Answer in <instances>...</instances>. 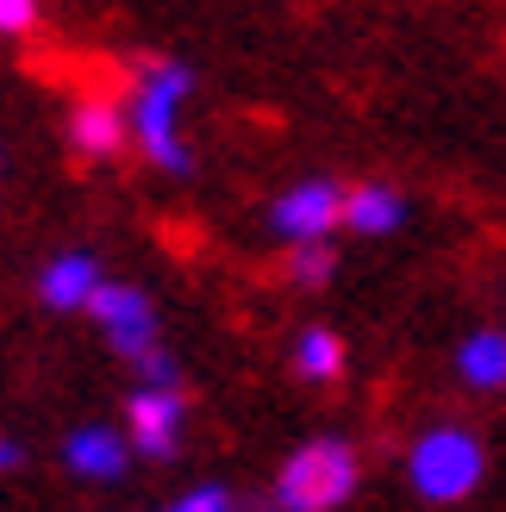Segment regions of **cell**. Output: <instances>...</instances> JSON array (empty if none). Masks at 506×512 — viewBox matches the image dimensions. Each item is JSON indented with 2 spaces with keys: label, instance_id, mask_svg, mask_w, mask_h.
<instances>
[{
  "label": "cell",
  "instance_id": "1",
  "mask_svg": "<svg viewBox=\"0 0 506 512\" xmlns=\"http://www.w3.org/2000/svg\"><path fill=\"white\" fill-rule=\"evenodd\" d=\"M194 94V69L182 57H144L125 88V119H132V144L144 150V163H157L163 175H194V150L182 138V100Z\"/></svg>",
  "mask_w": 506,
  "mask_h": 512
},
{
  "label": "cell",
  "instance_id": "2",
  "mask_svg": "<svg viewBox=\"0 0 506 512\" xmlns=\"http://www.w3.org/2000/svg\"><path fill=\"white\" fill-rule=\"evenodd\" d=\"M357 488H363V456L344 438H307L275 469L269 500L282 512H338Z\"/></svg>",
  "mask_w": 506,
  "mask_h": 512
},
{
  "label": "cell",
  "instance_id": "3",
  "mask_svg": "<svg viewBox=\"0 0 506 512\" xmlns=\"http://www.w3.org/2000/svg\"><path fill=\"white\" fill-rule=\"evenodd\" d=\"M488 475V450L469 425H432L407 450V488L425 506H463Z\"/></svg>",
  "mask_w": 506,
  "mask_h": 512
},
{
  "label": "cell",
  "instance_id": "4",
  "mask_svg": "<svg viewBox=\"0 0 506 512\" xmlns=\"http://www.w3.org/2000/svg\"><path fill=\"white\" fill-rule=\"evenodd\" d=\"M119 425H125V444L144 463H169L188 438V394L182 381H138L119 406Z\"/></svg>",
  "mask_w": 506,
  "mask_h": 512
},
{
  "label": "cell",
  "instance_id": "5",
  "mask_svg": "<svg viewBox=\"0 0 506 512\" xmlns=\"http://www.w3.org/2000/svg\"><path fill=\"white\" fill-rule=\"evenodd\" d=\"M88 319L100 325V338L113 344L119 363H138V356H150V350L163 344L157 306H150V294L132 288V281H100L94 300H88Z\"/></svg>",
  "mask_w": 506,
  "mask_h": 512
},
{
  "label": "cell",
  "instance_id": "6",
  "mask_svg": "<svg viewBox=\"0 0 506 512\" xmlns=\"http://www.w3.org/2000/svg\"><path fill=\"white\" fill-rule=\"evenodd\" d=\"M344 225V182L332 175H313V182H294L282 200L269 207V232L282 244H313V238H332Z\"/></svg>",
  "mask_w": 506,
  "mask_h": 512
},
{
  "label": "cell",
  "instance_id": "7",
  "mask_svg": "<svg viewBox=\"0 0 506 512\" xmlns=\"http://www.w3.org/2000/svg\"><path fill=\"white\" fill-rule=\"evenodd\" d=\"M57 456H63V469H69L75 481H88V488H119L125 469H132V444H125V425H100V419L75 425Z\"/></svg>",
  "mask_w": 506,
  "mask_h": 512
},
{
  "label": "cell",
  "instance_id": "8",
  "mask_svg": "<svg viewBox=\"0 0 506 512\" xmlns=\"http://www.w3.org/2000/svg\"><path fill=\"white\" fill-rule=\"evenodd\" d=\"M63 132H69V150L75 157H88V163H107L119 157L125 144H132V119H125V100H75L69 119H63Z\"/></svg>",
  "mask_w": 506,
  "mask_h": 512
},
{
  "label": "cell",
  "instance_id": "9",
  "mask_svg": "<svg viewBox=\"0 0 506 512\" xmlns=\"http://www.w3.org/2000/svg\"><path fill=\"white\" fill-rule=\"evenodd\" d=\"M100 281H107V275H100L94 250H57L38 269V300L50 306V313H88V300H94Z\"/></svg>",
  "mask_w": 506,
  "mask_h": 512
},
{
  "label": "cell",
  "instance_id": "10",
  "mask_svg": "<svg viewBox=\"0 0 506 512\" xmlns=\"http://www.w3.org/2000/svg\"><path fill=\"white\" fill-rule=\"evenodd\" d=\"M407 225V200H400V188L388 182H357V188H344V232H357V238H388Z\"/></svg>",
  "mask_w": 506,
  "mask_h": 512
},
{
  "label": "cell",
  "instance_id": "11",
  "mask_svg": "<svg viewBox=\"0 0 506 512\" xmlns=\"http://www.w3.org/2000/svg\"><path fill=\"white\" fill-rule=\"evenodd\" d=\"M457 381L469 394H500L506 388V331L482 325L457 344Z\"/></svg>",
  "mask_w": 506,
  "mask_h": 512
},
{
  "label": "cell",
  "instance_id": "12",
  "mask_svg": "<svg viewBox=\"0 0 506 512\" xmlns=\"http://www.w3.org/2000/svg\"><path fill=\"white\" fill-rule=\"evenodd\" d=\"M344 369H350V350H344V338H338L332 325H307L294 338V375L300 381L332 388V381H344Z\"/></svg>",
  "mask_w": 506,
  "mask_h": 512
},
{
  "label": "cell",
  "instance_id": "13",
  "mask_svg": "<svg viewBox=\"0 0 506 512\" xmlns=\"http://www.w3.org/2000/svg\"><path fill=\"white\" fill-rule=\"evenodd\" d=\"M332 269H338V250H332V238L294 244V256H288V281H294V288H325V281H332Z\"/></svg>",
  "mask_w": 506,
  "mask_h": 512
},
{
  "label": "cell",
  "instance_id": "14",
  "mask_svg": "<svg viewBox=\"0 0 506 512\" xmlns=\"http://www.w3.org/2000/svg\"><path fill=\"white\" fill-rule=\"evenodd\" d=\"M169 506H175V512H225V506H232V488H219V481H200V488H182Z\"/></svg>",
  "mask_w": 506,
  "mask_h": 512
},
{
  "label": "cell",
  "instance_id": "15",
  "mask_svg": "<svg viewBox=\"0 0 506 512\" xmlns=\"http://www.w3.org/2000/svg\"><path fill=\"white\" fill-rule=\"evenodd\" d=\"M38 0H0V38H25L38 25Z\"/></svg>",
  "mask_w": 506,
  "mask_h": 512
},
{
  "label": "cell",
  "instance_id": "16",
  "mask_svg": "<svg viewBox=\"0 0 506 512\" xmlns=\"http://www.w3.org/2000/svg\"><path fill=\"white\" fill-rule=\"evenodd\" d=\"M19 469H25V444L13 431H0V475H19Z\"/></svg>",
  "mask_w": 506,
  "mask_h": 512
}]
</instances>
